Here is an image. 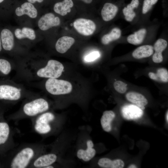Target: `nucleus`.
<instances>
[{
	"label": "nucleus",
	"instance_id": "obj_22",
	"mask_svg": "<svg viewBox=\"0 0 168 168\" xmlns=\"http://www.w3.org/2000/svg\"><path fill=\"white\" fill-rule=\"evenodd\" d=\"M14 34L18 39L27 38L31 40H34L36 38L35 30L33 29L28 27H24L21 29H16L15 30Z\"/></svg>",
	"mask_w": 168,
	"mask_h": 168
},
{
	"label": "nucleus",
	"instance_id": "obj_9",
	"mask_svg": "<svg viewBox=\"0 0 168 168\" xmlns=\"http://www.w3.org/2000/svg\"><path fill=\"white\" fill-rule=\"evenodd\" d=\"M121 113L123 117L128 120H136L141 118L143 112L138 106L133 104H127L123 106Z\"/></svg>",
	"mask_w": 168,
	"mask_h": 168
},
{
	"label": "nucleus",
	"instance_id": "obj_15",
	"mask_svg": "<svg viewBox=\"0 0 168 168\" xmlns=\"http://www.w3.org/2000/svg\"><path fill=\"white\" fill-rule=\"evenodd\" d=\"M75 40L72 37L63 36L57 41L55 47L56 51L61 54L66 53L74 44Z\"/></svg>",
	"mask_w": 168,
	"mask_h": 168
},
{
	"label": "nucleus",
	"instance_id": "obj_7",
	"mask_svg": "<svg viewBox=\"0 0 168 168\" xmlns=\"http://www.w3.org/2000/svg\"><path fill=\"white\" fill-rule=\"evenodd\" d=\"M21 97L20 89L7 84H0V100L16 101Z\"/></svg>",
	"mask_w": 168,
	"mask_h": 168
},
{
	"label": "nucleus",
	"instance_id": "obj_28",
	"mask_svg": "<svg viewBox=\"0 0 168 168\" xmlns=\"http://www.w3.org/2000/svg\"><path fill=\"white\" fill-rule=\"evenodd\" d=\"M114 87L115 90L120 93H124L127 90V85L120 81H115L114 83Z\"/></svg>",
	"mask_w": 168,
	"mask_h": 168
},
{
	"label": "nucleus",
	"instance_id": "obj_11",
	"mask_svg": "<svg viewBox=\"0 0 168 168\" xmlns=\"http://www.w3.org/2000/svg\"><path fill=\"white\" fill-rule=\"evenodd\" d=\"M15 12L17 16L26 15L32 18H35L38 15L36 9L32 3L28 2L24 3L21 7L16 8Z\"/></svg>",
	"mask_w": 168,
	"mask_h": 168
},
{
	"label": "nucleus",
	"instance_id": "obj_14",
	"mask_svg": "<svg viewBox=\"0 0 168 168\" xmlns=\"http://www.w3.org/2000/svg\"><path fill=\"white\" fill-rule=\"evenodd\" d=\"M87 148L86 150L80 149L77 153V157L82 159L85 161H88L91 160L95 156L96 153L95 150L93 148L94 144L91 140L87 141Z\"/></svg>",
	"mask_w": 168,
	"mask_h": 168
},
{
	"label": "nucleus",
	"instance_id": "obj_17",
	"mask_svg": "<svg viewBox=\"0 0 168 168\" xmlns=\"http://www.w3.org/2000/svg\"><path fill=\"white\" fill-rule=\"evenodd\" d=\"M73 6V3L72 0H64L56 3L54 7V10L56 13L64 16L71 12V8Z\"/></svg>",
	"mask_w": 168,
	"mask_h": 168
},
{
	"label": "nucleus",
	"instance_id": "obj_26",
	"mask_svg": "<svg viewBox=\"0 0 168 168\" xmlns=\"http://www.w3.org/2000/svg\"><path fill=\"white\" fill-rule=\"evenodd\" d=\"M121 32L118 28H113L110 32L104 35L101 38L102 43L104 45H107L110 42L118 39L120 37Z\"/></svg>",
	"mask_w": 168,
	"mask_h": 168
},
{
	"label": "nucleus",
	"instance_id": "obj_33",
	"mask_svg": "<svg viewBox=\"0 0 168 168\" xmlns=\"http://www.w3.org/2000/svg\"><path fill=\"white\" fill-rule=\"evenodd\" d=\"M84 2L85 3H87V4H89L91 3L92 0H81Z\"/></svg>",
	"mask_w": 168,
	"mask_h": 168
},
{
	"label": "nucleus",
	"instance_id": "obj_18",
	"mask_svg": "<svg viewBox=\"0 0 168 168\" xmlns=\"http://www.w3.org/2000/svg\"><path fill=\"white\" fill-rule=\"evenodd\" d=\"M127 99L140 107L143 108L148 104V101L142 94L135 92H129L126 95Z\"/></svg>",
	"mask_w": 168,
	"mask_h": 168
},
{
	"label": "nucleus",
	"instance_id": "obj_30",
	"mask_svg": "<svg viewBox=\"0 0 168 168\" xmlns=\"http://www.w3.org/2000/svg\"><path fill=\"white\" fill-rule=\"evenodd\" d=\"M150 0H144L142 9V12L145 14L152 7Z\"/></svg>",
	"mask_w": 168,
	"mask_h": 168
},
{
	"label": "nucleus",
	"instance_id": "obj_25",
	"mask_svg": "<svg viewBox=\"0 0 168 168\" xmlns=\"http://www.w3.org/2000/svg\"><path fill=\"white\" fill-rule=\"evenodd\" d=\"M149 77L152 79L167 82L168 81V72L164 68H160L157 70L156 73L150 72L148 73Z\"/></svg>",
	"mask_w": 168,
	"mask_h": 168
},
{
	"label": "nucleus",
	"instance_id": "obj_27",
	"mask_svg": "<svg viewBox=\"0 0 168 168\" xmlns=\"http://www.w3.org/2000/svg\"><path fill=\"white\" fill-rule=\"evenodd\" d=\"M11 65L7 60L0 58V73L3 75L9 74L11 71Z\"/></svg>",
	"mask_w": 168,
	"mask_h": 168
},
{
	"label": "nucleus",
	"instance_id": "obj_19",
	"mask_svg": "<svg viewBox=\"0 0 168 168\" xmlns=\"http://www.w3.org/2000/svg\"><path fill=\"white\" fill-rule=\"evenodd\" d=\"M154 52L153 47L151 45H145L140 46L133 51L132 55L136 59H141L148 57Z\"/></svg>",
	"mask_w": 168,
	"mask_h": 168
},
{
	"label": "nucleus",
	"instance_id": "obj_13",
	"mask_svg": "<svg viewBox=\"0 0 168 168\" xmlns=\"http://www.w3.org/2000/svg\"><path fill=\"white\" fill-rule=\"evenodd\" d=\"M167 42L164 39H159L155 43L153 49L155 51L152 59L153 62L156 63H161L163 60L162 52L167 47Z\"/></svg>",
	"mask_w": 168,
	"mask_h": 168
},
{
	"label": "nucleus",
	"instance_id": "obj_6",
	"mask_svg": "<svg viewBox=\"0 0 168 168\" xmlns=\"http://www.w3.org/2000/svg\"><path fill=\"white\" fill-rule=\"evenodd\" d=\"M14 133L7 122L0 121V146L7 144L12 150L16 146L13 138Z\"/></svg>",
	"mask_w": 168,
	"mask_h": 168
},
{
	"label": "nucleus",
	"instance_id": "obj_10",
	"mask_svg": "<svg viewBox=\"0 0 168 168\" xmlns=\"http://www.w3.org/2000/svg\"><path fill=\"white\" fill-rule=\"evenodd\" d=\"M60 23V18L52 13H48L42 16L38 22L39 28L45 31L50 28L59 26Z\"/></svg>",
	"mask_w": 168,
	"mask_h": 168
},
{
	"label": "nucleus",
	"instance_id": "obj_34",
	"mask_svg": "<svg viewBox=\"0 0 168 168\" xmlns=\"http://www.w3.org/2000/svg\"><path fill=\"white\" fill-rule=\"evenodd\" d=\"M137 167V166L133 164H132L129 166L128 167V168H135Z\"/></svg>",
	"mask_w": 168,
	"mask_h": 168
},
{
	"label": "nucleus",
	"instance_id": "obj_23",
	"mask_svg": "<svg viewBox=\"0 0 168 168\" xmlns=\"http://www.w3.org/2000/svg\"><path fill=\"white\" fill-rule=\"evenodd\" d=\"M139 4L138 0H132L130 3L125 7L123 10L125 19L128 21H131L136 16L133 10L138 7Z\"/></svg>",
	"mask_w": 168,
	"mask_h": 168
},
{
	"label": "nucleus",
	"instance_id": "obj_2",
	"mask_svg": "<svg viewBox=\"0 0 168 168\" xmlns=\"http://www.w3.org/2000/svg\"><path fill=\"white\" fill-rule=\"evenodd\" d=\"M49 108V103L45 99L37 98L25 103L20 111L11 115L9 118L16 123L26 118L31 119L47 111Z\"/></svg>",
	"mask_w": 168,
	"mask_h": 168
},
{
	"label": "nucleus",
	"instance_id": "obj_8",
	"mask_svg": "<svg viewBox=\"0 0 168 168\" xmlns=\"http://www.w3.org/2000/svg\"><path fill=\"white\" fill-rule=\"evenodd\" d=\"M73 25L77 32L85 36L92 35L96 28V25L92 21L85 18L76 19L74 22Z\"/></svg>",
	"mask_w": 168,
	"mask_h": 168
},
{
	"label": "nucleus",
	"instance_id": "obj_20",
	"mask_svg": "<svg viewBox=\"0 0 168 168\" xmlns=\"http://www.w3.org/2000/svg\"><path fill=\"white\" fill-rule=\"evenodd\" d=\"M115 117V114L111 110L105 111L100 119V123L103 129L110 132L112 129L111 123Z\"/></svg>",
	"mask_w": 168,
	"mask_h": 168
},
{
	"label": "nucleus",
	"instance_id": "obj_32",
	"mask_svg": "<svg viewBox=\"0 0 168 168\" xmlns=\"http://www.w3.org/2000/svg\"><path fill=\"white\" fill-rule=\"evenodd\" d=\"M151 3L152 5L156 4L158 0H150Z\"/></svg>",
	"mask_w": 168,
	"mask_h": 168
},
{
	"label": "nucleus",
	"instance_id": "obj_24",
	"mask_svg": "<svg viewBox=\"0 0 168 168\" xmlns=\"http://www.w3.org/2000/svg\"><path fill=\"white\" fill-rule=\"evenodd\" d=\"M146 32L145 29H141L133 34L129 35L127 38V41L135 45L140 44L144 40Z\"/></svg>",
	"mask_w": 168,
	"mask_h": 168
},
{
	"label": "nucleus",
	"instance_id": "obj_3",
	"mask_svg": "<svg viewBox=\"0 0 168 168\" xmlns=\"http://www.w3.org/2000/svg\"><path fill=\"white\" fill-rule=\"evenodd\" d=\"M30 119L33 131L44 137L54 131L58 119L54 114L47 111Z\"/></svg>",
	"mask_w": 168,
	"mask_h": 168
},
{
	"label": "nucleus",
	"instance_id": "obj_4",
	"mask_svg": "<svg viewBox=\"0 0 168 168\" xmlns=\"http://www.w3.org/2000/svg\"><path fill=\"white\" fill-rule=\"evenodd\" d=\"M45 87L49 93L54 95L68 94L72 90V85L69 82L54 78H49L45 82Z\"/></svg>",
	"mask_w": 168,
	"mask_h": 168
},
{
	"label": "nucleus",
	"instance_id": "obj_29",
	"mask_svg": "<svg viewBox=\"0 0 168 168\" xmlns=\"http://www.w3.org/2000/svg\"><path fill=\"white\" fill-rule=\"evenodd\" d=\"M100 55L99 52L93 51L86 55L84 58V60L87 62H92L99 58Z\"/></svg>",
	"mask_w": 168,
	"mask_h": 168
},
{
	"label": "nucleus",
	"instance_id": "obj_35",
	"mask_svg": "<svg viewBox=\"0 0 168 168\" xmlns=\"http://www.w3.org/2000/svg\"><path fill=\"white\" fill-rule=\"evenodd\" d=\"M2 49V44L1 38V35H0V52L1 51Z\"/></svg>",
	"mask_w": 168,
	"mask_h": 168
},
{
	"label": "nucleus",
	"instance_id": "obj_5",
	"mask_svg": "<svg viewBox=\"0 0 168 168\" xmlns=\"http://www.w3.org/2000/svg\"><path fill=\"white\" fill-rule=\"evenodd\" d=\"M63 69L64 66L60 62L50 60L45 67L37 71L36 74L40 77L57 78L61 76Z\"/></svg>",
	"mask_w": 168,
	"mask_h": 168
},
{
	"label": "nucleus",
	"instance_id": "obj_21",
	"mask_svg": "<svg viewBox=\"0 0 168 168\" xmlns=\"http://www.w3.org/2000/svg\"><path fill=\"white\" fill-rule=\"evenodd\" d=\"M98 164L100 167L105 168H122L124 165V162L121 159L112 160L107 158L100 159Z\"/></svg>",
	"mask_w": 168,
	"mask_h": 168
},
{
	"label": "nucleus",
	"instance_id": "obj_31",
	"mask_svg": "<svg viewBox=\"0 0 168 168\" xmlns=\"http://www.w3.org/2000/svg\"><path fill=\"white\" fill-rule=\"evenodd\" d=\"M44 0H27L28 2L31 3H35L36 2H38L39 3L42 2Z\"/></svg>",
	"mask_w": 168,
	"mask_h": 168
},
{
	"label": "nucleus",
	"instance_id": "obj_37",
	"mask_svg": "<svg viewBox=\"0 0 168 168\" xmlns=\"http://www.w3.org/2000/svg\"><path fill=\"white\" fill-rule=\"evenodd\" d=\"M4 0H0V3L2 2Z\"/></svg>",
	"mask_w": 168,
	"mask_h": 168
},
{
	"label": "nucleus",
	"instance_id": "obj_1",
	"mask_svg": "<svg viewBox=\"0 0 168 168\" xmlns=\"http://www.w3.org/2000/svg\"><path fill=\"white\" fill-rule=\"evenodd\" d=\"M46 147L40 142L23 143L17 145L12 149L8 167L29 168L36 158L45 153Z\"/></svg>",
	"mask_w": 168,
	"mask_h": 168
},
{
	"label": "nucleus",
	"instance_id": "obj_16",
	"mask_svg": "<svg viewBox=\"0 0 168 168\" xmlns=\"http://www.w3.org/2000/svg\"><path fill=\"white\" fill-rule=\"evenodd\" d=\"M118 10V7L115 5L110 3H105L101 11L103 19L106 21L112 20L116 15Z\"/></svg>",
	"mask_w": 168,
	"mask_h": 168
},
{
	"label": "nucleus",
	"instance_id": "obj_12",
	"mask_svg": "<svg viewBox=\"0 0 168 168\" xmlns=\"http://www.w3.org/2000/svg\"><path fill=\"white\" fill-rule=\"evenodd\" d=\"M1 38L2 48L6 51L11 50L14 45V35L11 31L7 29H3L1 32Z\"/></svg>",
	"mask_w": 168,
	"mask_h": 168
},
{
	"label": "nucleus",
	"instance_id": "obj_36",
	"mask_svg": "<svg viewBox=\"0 0 168 168\" xmlns=\"http://www.w3.org/2000/svg\"><path fill=\"white\" fill-rule=\"evenodd\" d=\"M166 119L167 123L168 122V112L167 111L166 115Z\"/></svg>",
	"mask_w": 168,
	"mask_h": 168
}]
</instances>
